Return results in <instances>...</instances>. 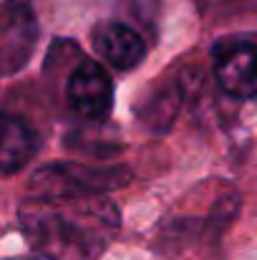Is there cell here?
I'll return each mask as SVG.
<instances>
[{
	"mask_svg": "<svg viewBox=\"0 0 257 260\" xmlns=\"http://www.w3.org/2000/svg\"><path fill=\"white\" fill-rule=\"evenodd\" d=\"M38 149V134L33 132V126L28 121H23L15 114H5L3 116V174L10 177L18 170H23L30 157Z\"/></svg>",
	"mask_w": 257,
	"mask_h": 260,
	"instance_id": "7",
	"label": "cell"
},
{
	"mask_svg": "<svg viewBox=\"0 0 257 260\" xmlns=\"http://www.w3.org/2000/svg\"><path fill=\"white\" fill-rule=\"evenodd\" d=\"M10 260H58L48 253H38V255H20V258H10Z\"/></svg>",
	"mask_w": 257,
	"mask_h": 260,
	"instance_id": "8",
	"label": "cell"
},
{
	"mask_svg": "<svg viewBox=\"0 0 257 260\" xmlns=\"http://www.w3.org/2000/svg\"><path fill=\"white\" fill-rule=\"evenodd\" d=\"M131 179L126 167H91L79 162H53L30 177L28 197L33 200H68V197H91L106 194L124 187Z\"/></svg>",
	"mask_w": 257,
	"mask_h": 260,
	"instance_id": "2",
	"label": "cell"
},
{
	"mask_svg": "<svg viewBox=\"0 0 257 260\" xmlns=\"http://www.w3.org/2000/svg\"><path fill=\"white\" fill-rule=\"evenodd\" d=\"M214 76L225 93L257 99V46L250 41H227L214 53Z\"/></svg>",
	"mask_w": 257,
	"mask_h": 260,
	"instance_id": "5",
	"label": "cell"
},
{
	"mask_svg": "<svg viewBox=\"0 0 257 260\" xmlns=\"http://www.w3.org/2000/svg\"><path fill=\"white\" fill-rule=\"evenodd\" d=\"M66 101L86 121H103L114 106V84L106 69L84 58L66 81Z\"/></svg>",
	"mask_w": 257,
	"mask_h": 260,
	"instance_id": "3",
	"label": "cell"
},
{
	"mask_svg": "<svg viewBox=\"0 0 257 260\" xmlns=\"http://www.w3.org/2000/svg\"><path fill=\"white\" fill-rule=\"evenodd\" d=\"M38 43V20L28 0H8L3 10V36H0V53H3V74L13 76L20 71Z\"/></svg>",
	"mask_w": 257,
	"mask_h": 260,
	"instance_id": "4",
	"label": "cell"
},
{
	"mask_svg": "<svg viewBox=\"0 0 257 260\" xmlns=\"http://www.w3.org/2000/svg\"><path fill=\"white\" fill-rule=\"evenodd\" d=\"M93 48L96 53L111 63L114 69L119 71H131L136 69L144 56H146V46H144V38L126 23H119V20H106V23H98L93 28Z\"/></svg>",
	"mask_w": 257,
	"mask_h": 260,
	"instance_id": "6",
	"label": "cell"
},
{
	"mask_svg": "<svg viewBox=\"0 0 257 260\" xmlns=\"http://www.w3.org/2000/svg\"><path fill=\"white\" fill-rule=\"evenodd\" d=\"M18 222L28 240L53 258L93 260L114 240L121 215L103 194L68 200L28 197L18 210Z\"/></svg>",
	"mask_w": 257,
	"mask_h": 260,
	"instance_id": "1",
	"label": "cell"
}]
</instances>
